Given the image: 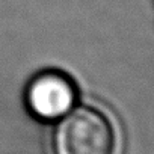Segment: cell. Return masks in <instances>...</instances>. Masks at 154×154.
<instances>
[{
  "instance_id": "cell-1",
  "label": "cell",
  "mask_w": 154,
  "mask_h": 154,
  "mask_svg": "<svg viewBox=\"0 0 154 154\" xmlns=\"http://www.w3.org/2000/svg\"><path fill=\"white\" fill-rule=\"evenodd\" d=\"M50 136V154H118L113 121L92 106H74L56 119Z\"/></svg>"
},
{
  "instance_id": "cell-2",
  "label": "cell",
  "mask_w": 154,
  "mask_h": 154,
  "mask_svg": "<svg viewBox=\"0 0 154 154\" xmlns=\"http://www.w3.org/2000/svg\"><path fill=\"white\" fill-rule=\"evenodd\" d=\"M26 100L29 110L35 116L54 121L75 106L77 91L68 75L57 71H45L30 82Z\"/></svg>"
}]
</instances>
